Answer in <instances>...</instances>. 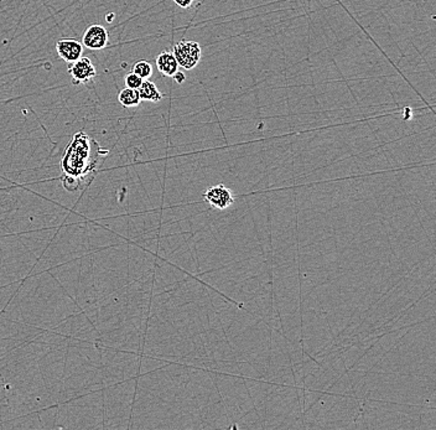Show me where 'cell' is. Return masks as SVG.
Masks as SVG:
<instances>
[{"mask_svg": "<svg viewBox=\"0 0 436 430\" xmlns=\"http://www.w3.org/2000/svg\"><path fill=\"white\" fill-rule=\"evenodd\" d=\"M107 155L108 150L99 147L94 138L83 132L76 133L62 156L63 187L71 192L87 187Z\"/></svg>", "mask_w": 436, "mask_h": 430, "instance_id": "obj_1", "label": "cell"}, {"mask_svg": "<svg viewBox=\"0 0 436 430\" xmlns=\"http://www.w3.org/2000/svg\"><path fill=\"white\" fill-rule=\"evenodd\" d=\"M172 54L178 61V68L192 70V68H196L201 61L203 50H201L200 43H196V41L183 40V41L175 43Z\"/></svg>", "mask_w": 436, "mask_h": 430, "instance_id": "obj_2", "label": "cell"}, {"mask_svg": "<svg viewBox=\"0 0 436 430\" xmlns=\"http://www.w3.org/2000/svg\"><path fill=\"white\" fill-rule=\"evenodd\" d=\"M203 201L209 203L212 207L218 209H226L231 207L234 203L233 194L223 184L211 186L203 194Z\"/></svg>", "mask_w": 436, "mask_h": 430, "instance_id": "obj_3", "label": "cell"}, {"mask_svg": "<svg viewBox=\"0 0 436 430\" xmlns=\"http://www.w3.org/2000/svg\"><path fill=\"white\" fill-rule=\"evenodd\" d=\"M68 71L74 86L92 81L97 74L94 65L88 57H81L80 60L68 63Z\"/></svg>", "mask_w": 436, "mask_h": 430, "instance_id": "obj_4", "label": "cell"}, {"mask_svg": "<svg viewBox=\"0 0 436 430\" xmlns=\"http://www.w3.org/2000/svg\"><path fill=\"white\" fill-rule=\"evenodd\" d=\"M82 45L90 50L105 49L108 45V31L102 25H91L83 34Z\"/></svg>", "mask_w": 436, "mask_h": 430, "instance_id": "obj_5", "label": "cell"}, {"mask_svg": "<svg viewBox=\"0 0 436 430\" xmlns=\"http://www.w3.org/2000/svg\"><path fill=\"white\" fill-rule=\"evenodd\" d=\"M56 51L63 61L71 63L82 57L83 45L74 39H61L56 43Z\"/></svg>", "mask_w": 436, "mask_h": 430, "instance_id": "obj_6", "label": "cell"}, {"mask_svg": "<svg viewBox=\"0 0 436 430\" xmlns=\"http://www.w3.org/2000/svg\"><path fill=\"white\" fill-rule=\"evenodd\" d=\"M156 68L161 74L166 77H172L178 71V63L175 56L170 51H163L156 57Z\"/></svg>", "mask_w": 436, "mask_h": 430, "instance_id": "obj_7", "label": "cell"}, {"mask_svg": "<svg viewBox=\"0 0 436 430\" xmlns=\"http://www.w3.org/2000/svg\"><path fill=\"white\" fill-rule=\"evenodd\" d=\"M138 92H139L142 101H147V102H153V103H159L164 97L156 85L149 80L143 81L142 86L138 88Z\"/></svg>", "mask_w": 436, "mask_h": 430, "instance_id": "obj_8", "label": "cell"}, {"mask_svg": "<svg viewBox=\"0 0 436 430\" xmlns=\"http://www.w3.org/2000/svg\"><path fill=\"white\" fill-rule=\"evenodd\" d=\"M118 101H119V103L123 105V107H125V108L138 107V105H141V102H142L138 90H132V88H128V87H125L124 90H122V91L119 92V94H118Z\"/></svg>", "mask_w": 436, "mask_h": 430, "instance_id": "obj_9", "label": "cell"}, {"mask_svg": "<svg viewBox=\"0 0 436 430\" xmlns=\"http://www.w3.org/2000/svg\"><path fill=\"white\" fill-rule=\"evenodd\" d=\"M132 72H134L139 77H142L143 80H149L152 77V74H153V66H152L150 62L141 60V61L136 62L133 65Z\"/></svg>", "mask_w": 436, "mask_h": 430, "instance_id": "obj_10", "label": "cell"}, {"mask_svg": "<svg viewBox=\"0 0 436 430\" xmlns=\"http://www.w3.org/2000/svg\"><path fill=\"white\" fill-rule=\"evenodd\" d=\"M143 81L144 80H143L142 77H139V76L134 74V72H130V74H127L125 79H124L125 87L132 88V90H138L139 87L142 86Z\"/></svg>", "mask_w": 436, "mask_h": 430, "instance_id": "obj_11", "label": "cell"}, {"mask_svg": "<svg viewBox=\"0 0 436 430\" xmlns=\"http://www.w3.org/2000/svg\"><path fill=\"white\" fill-rule=\"evenodd\" d=\"M176 6L183 8V9H189L194 4L195 0H172Z\"/></svg>", "mask_w": 436, "mask_h": 430, "instance_id": "obj_12", "label": "cell"}, {"mask_svg": "<svg viewBox=\"0 0 436 430\" xmlns=\"http://www.w3.org/2000/svg\"><path fill=\"white\" fill-rule=\"evenodd\" d=\"M172 79L176 81V83H178V85H181V83H184L185 80H186V76H185L184 72H181V71H178L176 74L172 76Z\"/></svg>", "mask_w": 436, "mask_h": 430, "instance_id": "obj_13", "label": "cell"}]
</instances>
